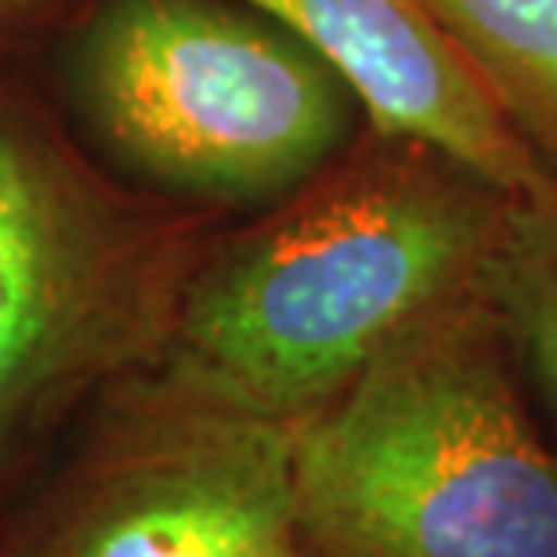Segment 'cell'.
Returning <instances> with one entry per match:
<instances>
[{"mask_svg": "<svg viewBox=\"0 0 557 557\" xmlns=\"http://www.w3.org/2000/svg\"><path fill=\"white\" fill-rule=\"evenodd\" d=\"M387 141L341 156L253 225L193 253L152 370L294 428L471 289L510 196L434 149Z\"/></svg>", "mask_w": 557, "mask_h": 557, "instance_id": "1", "label": "cell"}, {"mask_svg": "<svg viewBox=\"0 0 557 557\" xmlns=\"http://www.w3.org/2000/svg\"><path fill=\"white\" fill-rule=\"evenodd\" d=\"M300 557H557V442L478 283L294 423Z\"/></svg>", "mask_w": 557, "mask_h": 557, "instance_id": "2", "label": "cell"}, {"mask_svg": "<svg viewBox=\"0 0 557 557\" xmlns=\"http://www.w3.org/2000/svg\"><path fill=\"white\" fill-rule=\"evenodd\" d=\"M59 76L109 171L214 210L283 203L348 156L366 116L294 29L247 0H95Z\"/></svg>", "mask_w": 557, "mask_h": 557, "instance_id": "3", "label": "cell"}, {"mask_svg": "<svg viewBox=\"0 0 557 557\" xmlns=\"http://www.w3.org/2000/svg\"><path fill=\"white\" fill-rule=\"evenodd\" d=\"M188 261L0 91V507L98 395L160 362Z\"/></svg>", "mask_w": 557, "mask_h": 557, "instance_id": "4", "label": "cell"}, {"mask_svg": "<svg viewBox=\"0 0 557 557\" xmlns=\"http://www.w3.org/2000/svg\"><path fill=\"white\" fill-rule=\"evenodd\" d=\"M0 557H300L294 428L127 376L0 507Z\"/></svg>", "mask_w": 557, "mask_h": 557, "instance_id": "5", "label": "cell"}, {"mask_svg": "<svg viewBox=\"0 0 557 557\" xmlns=\"http://www.w3.org/2000/svg\"><path fill=\"white\" fill-rule=\"evenodd\" d=\"M294 29L359 98L376 135L434 149L507 196L540 188L547 160L510 124L423 0H247Z\"/></svg>", "mask_w": 557, "mask_h": 557, "instance_id": "6", "label": "cell"}, {"mask_svg": "<svg viewBox=\"0 0 557 557\" xmlns=\"http://www.w3.org/2000/svg\"><path fill=\"white\" fill-rule=\"evenodd\" d=\"M478 294L532 403L557 428V174L532 193L510 196Z\"/></svg>", "mask_w": 557, "mask_h": 557, "instance_id": "7", "label": "cell"}, {"mask_svg": "<svg viewBox=\"0 0 557 557\" xmlns=\"http://www.w3.org/2000/svg\"><path fill=\"white\" fill-rule=\"evenodd\" d=\"M423 8L532 149L536 141L557 149V0H423Z\"/></svg>", "mask_w": 557, "mask_h": 557, "instance_id": "8", "label": "cell"}, {"mask_svg": "<svg viewBox=\"0 0 557 557\" xmlns=\"http://www.w3.org/2000/svg\"><path fill=\"white\" fill-rule=\"evenodd\" d=\"M37 8H40V0H0V37H8L11 29L26 26Z\"/></svg>", "mask_w": 557, "mask_h": 557, "instance_id": "9", "label": "cell"}]
</instances>
